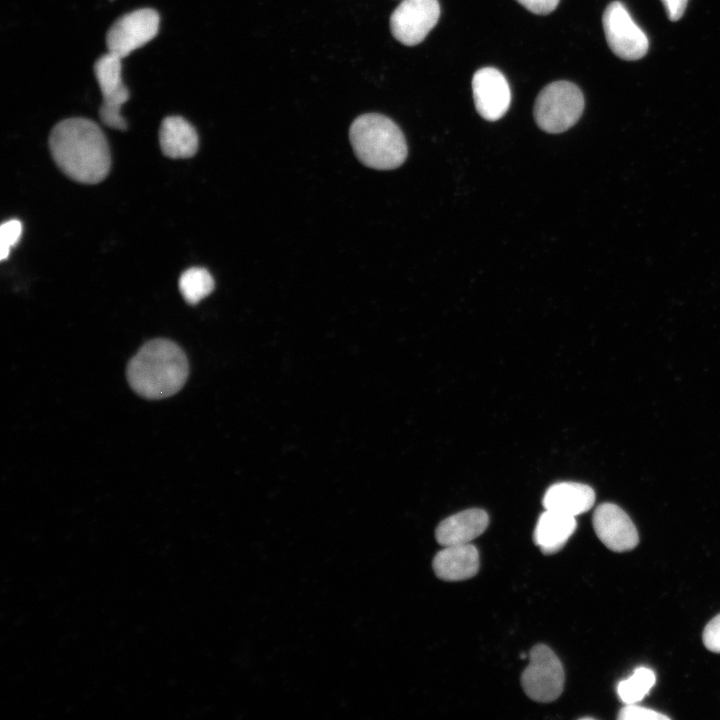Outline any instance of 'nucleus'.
Listing matches in <instances>:
<instances>
[{
	"instance_id": "nucleus-5",
	"label": "nucleus",
	"mask_w": 720,
	"mask_h": 720,
	"mask_svg": "<svg viewBox=\"0 0 720 720\" xmlns=\"http://www.w3.org/2000/svg\"><path fill=\"white\" fill-rule=\"evenodd\" d=\"M521 675L525 694L537 702H552L562 693L565 674L561 661L547 645H535Z\"/></svg>"
},
{
	"instance_id": "nucleus-8",
	"label": "nucleus",
	"mask_w": 720,
	"mask_h": 720,
	"mask_svg": "<svg viewBox=\"0 0 720 720\" xmlns=\"http://www.w3.org/2000/svg\"><path fill=\"white\" fill-rule=\"evenodd\" d=\"M159 14L150 8L129 12L118 18L106 35L108 52L121 59L152 40L159 29Z\"/></svg>"
},
{
	"instance_id": "nucleus-7",
	"label": "nucleus",
	"mask_w": 720,
	"mask_h": 720,
	"mask_svg": "<svg viewBox=\"0 0 720 720\" xmlns=\"http://www.w3.org/2000/svg\"><path fill=\"white\" fill-rule=\"evenodd\" d=\"M121 60L107 52L96 60L94 72L103 99L99 109L102 122L110 128L125 130L127 123L121 115V107L129 99V91L122 81Z\"/></svg>"
},
{
	"instance_id": "nucleus-16",
	"label": "nucleus",
	"mask_w": 720,
	"mask_h": 720,
	"mask_svg": "<svg viewBox=\"0 0 720 720\" xmlns=\"http://www.w3.org/2000/svg\"><path fill=\"white\" fill-rule=\"evenodd\" d=\"M159 142L163 154L169 158H189L198 149L195 128L183 117L168 116L159 129Z\"/></svg>"
},
{
	"instance_id": "nucleus-15",
	"label": "nucleus",
	"mask_w": 720,
	"mask_h": 720,
	"mask_svg": "<svg viewBox=\"0 0 720 720\" xmlns=\"http://www.w3.org/2000/svg\"><path fill=\"white\" fill-rule=\"evenodd\" d=\"M576 526L574 516L545 509L535 526L534 543L545 555L557 553L574 533Z\"/></svg>"
},
{
	"instance_id": "nucleus-1",
	"label": "nucleus",
	"mask_w": 720,
	"mask_h": 720,
	"mask_svg": "<svg viewBox=\"0 0 720 720\" xmlns=\"http://www.w3.org/2000/svg\"><path fill=\"white\" fill-rule=\"evenodd\" d=\"M51 154L71 179L96 184L108 174L111 156L101 128L86 118H68L57 123L49 137Z\"/></svg>"
},
{
	"instance_id": "nucleus-11",
	"label": "nucleus",
	"mask_w": 720,
	"mask_h": 720,
	"mask_svg": "<svg viewBox=\"0 0 720 720\" xmlns=\"http://www.w3.org/2000/svg\"><path fill=\"white\" fill-rule=\"evenodd\" d=\"M593 527L597 537L610 550L628 551L639 542L637 529L618 505L602 503L594 511Z\"/></svg>"
},
{
	"instance_id": "nucleus-3",
	"label": "nucleus",
	"mask_w": 720,
	"mask_h": 720,
	"mask_svg": "<svg viewBox=\"0 0 720 720\" xmlns=\"http://www.w3.org/2000/svg\"><path fill=\"white\" fill-rule=\"evenodd\" d=\"M351 145L366 166L390 170L407 157V145L400 128L388 117L368 113L357 117L349 131Z\"/></svg>"
},
{
	"instance_id": "nucleus-22",
	"label": "nucleus",
	"mask_w": 720,
	"mask_h": 720,
	"mask_svg": "<svg viewBox=\"0 0 720 720\" xmlns=\"http://www.w3.org/2000/svg\"><path fill=\"white\" fill-rule=\"evenodd\" d=\"M528 11L537 15H547L555 10L560 0H516Z\"/></svg>"
},
{
	"instance_id": "nucleus-21",
	"label": "nucleus",
	"mask_w": 720,
	"mask_h": 720,
	"mask_svg": "<svg viewBox=\"0 0 720 720\" xmlns=\"http://www.w3.org/2000/svg\"><path fill=\"white\" fill-rule=\"evenodd\" d=\"M703 643L708 650L720 653V614L710 620L704 628Z\"/></svg>"
},
{
	"instance_id": "nucleus-13",
	"label": "nucleus",
	"mask_w": 720,
	"mask_h": 720,
	"mask_svg": "<svg viewBox=\"0 0 720 720\" xmlns=\"http://www.w3.org/2000/svg\"><path fill=\"white\" fill-rule=\"evenodd\" d=\"M432 567L441 580H466L475 576L479 570V553L470 543L444 546L434 556Z\"/></svg>"
},
{
	"instance_id": "nucleus-20",
	"label": "nucleus",
	"mask_w": 720,
	"mask_h": 720,
	"mask_svg": "<svg viewBox=\"0 0 720 720\" xmlns=\"http://www.w3.org/2000/svg\"><path fill=\"white\" fill-rule=\"evenodd\" d=\"M618 719H620V720H663V719H669V717L660 712L649 709V708L637 706L634 704H627L623 708H621V710L619 711Z\"/></svg>"
},
{
	"instance_id": "nucleus-10",
	"label": "nucleus",
	"mask_w": 720,
	"mask_h": 720,
	"mask_svg": "<svg viewBox=\"0 0 720 720\" xmlns=\"http://www.w3.org/2000/svg\"><path fill=\"white\" fill-rule=\"evenodd\" d=\"M472 92L475 108L485 120H499L510 107V86L505 76L496 68L484 67L477 70L472 78Z\"/></svg>"
},
{
	"instance_id": "nucleus-9",
	"label": "nucleus",
	"mask_w": 720,
	"mask_h": 720,
	"mask_svg": "<svg viewBox=\"0 0 720 720\" xmlns=\"http://www.w3.org/2000/svg\"><path fill=\"white\" fill-rule=\"evenodd\" d=\"M438 0H403L390 17L393 37L406 46L421 43L437 24Z\"/></svg>"
},
{
	"instance_id": "nucleus-4",
	"label": "nucleus",
	"mask_w": 720,
	"mask_h": 720,
	"mask_svg": "<svg viewBox=\"0 0 720 720\" xmlns=\"http://www.w3.org/2000/svg\"><path fill=\"white\" fill-rule=\"evenodd\" d=\"M584 110V96L574 83L555 81L545 86L534 104V118L548 133H561L571 128Z\"/></svg>"
},
{
	"instance_id": "nucleus-6",
	"label": "nucleus",
	"mask_w": 720,
	"mask_h": 720,
	"mask_svg": "<svg viewBox=\"0 0 720 720\" xmlns=\"http://www.w3.org/2000/svg\"><path fill=\"white\" fill-rule=\"evenodd\" d=\"M602 24L607 44L619 58L634 61L643 58L648 52L647 35L622 2L612 1L607 5Z\"/></svg>"
},
{
	"instance_id": "nucleus-18",
	"label": "nucleus",
	"mask_w": 720,
	"mask_h": 720,
	"mask_svg": "<svg viewBox=\"0 0 720 720\" xmlns=\"http://www.w3.org/2000/svg\"><path fill=\"white\" fill-rule=\"evenodd\" d=\"M656 682L654 672L647 667L637 668L631 676L619 682L617 693L626 704L642 700Z\"/></svg>"
},
{
	"instance_id": "nucleus-19",
	"label": "nucleus",
	"mask_w": 720,
	"mask_h": 720,
	"mask_svg": "<svg viewBox=\"0 0 720 720\" xmlns=\"http://www.w3.org/2000/svg\"><path fill=\"white\" fill-rule=\"evenodd\" d=\"M21 234H22V224L17 219H10L1 225V227H0V258H1V260H4L8 257L10 248L19 241Z\"/></svg>"
},
{
	"instance_id": "nucleus-12",
	"label": "nucleus",
	"mask_w": 720,
	"mask_h": 720,
	"mask_svg": "<svg viewBox=\"0 0 720 720\" xmlns=\"http://www.w3.org/2000/svg\"><path fill=\"white\" fill-rule=\"evenodd\" d=\"M489 524L486 511L471 508L441 521L436 530V541L442 546L468 544L480 536Z\"/></svg>"
},
{
	"instance_id": "nucleus-23",
	"label": "nucleus",
	"mask_w": 720,
	"mask_h": 720,
	"mask_svg": "<svg viewBox=\"0 0 720 720\" xmlns=\"http://www.w3.org/2000/svg\"><path fill=\"white\" fill-rule=\"evenodd\" d=\"M661 1L664 5L667 17L671 21H677L683 16L686 6H687V3H688V0H661Z\"/></svg>"
},
{
	"instance_id": "nucleus-14",
	"label": "nucleus",
	"mask_w": 720,
	"mask_h": 720,
	"mask_svg": "<svg viewBox=\"0 0 720 720\" xmlns=\"http://www.w3.org/2000/svg\"><path fill=\"white\" fill-rule=\"evenodd\" d=\"M595 492L590 486L577 482H559L551 485L544 494L543 506L576 517L590 510Z\"/></svg>"
},
{
	"instance_id": "nucleus-2",
	"label": "nucleus",
	"mask_w": 720,
	"mask_h": 720,
	"mask_svg": "<svg viewBox=\"0 0 720 720\" xmlns=\"http://www.w3.org/2000/svg\"><path fill=\"white\" fill-rule=\"evenodd\" d=\"M189 372L183 350L167 339H154L144 344L127 366V380L139 395L162 399L177 393Z\"/></svg>"
},
{
	"instance_id": "nucleus-17",
	"label": "nucleus",
	"mask_w": 720,
	"mask_h": 720,
	"mask_svg": "<svg viewBox=\"0 0 720 720\" xmlns=\"http://www.w3.org/2000/svg\"><path fill=\"white\" fill-rule=\"evenodd\" d=\"M214 289V280L204 268L192 267L182 273L179 279V290L189 304H197Z\"/></svg>"
}]
</instances>
